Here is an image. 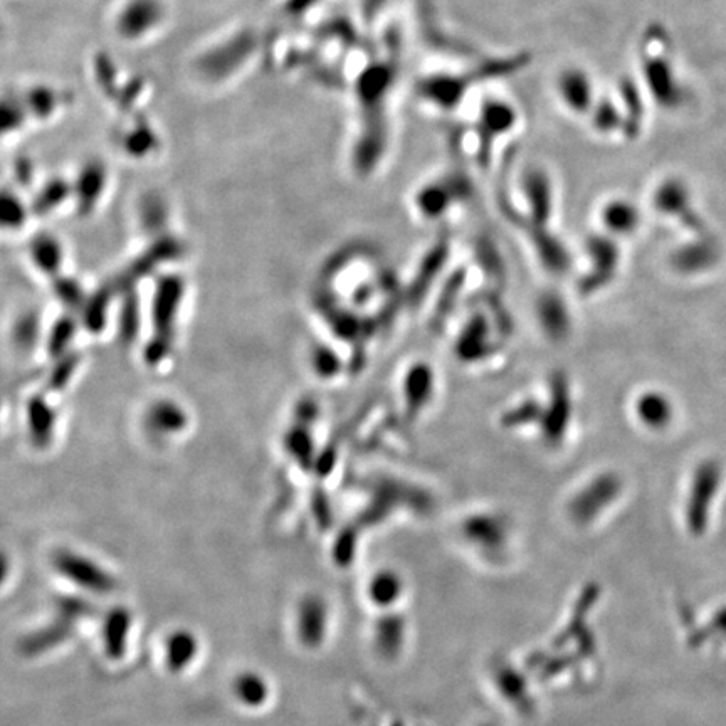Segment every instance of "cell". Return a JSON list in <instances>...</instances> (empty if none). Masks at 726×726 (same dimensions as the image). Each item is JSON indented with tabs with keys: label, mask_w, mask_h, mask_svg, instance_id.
Instances as JSON below:
<instances>
[{
	"label": "cell",
	"mask_w": 726,
	"mask_h": 726,
	"mask_svg": "<svg viewBox=\"0 0 726 726\" xmlns=\"http://www.w3.org/2000/svg\"><path fill=\"white\" fill-rule=\"evenodd\" d=\"M165 16L167 11L162 0H123L113 26L123 41L138 43L157 32L164 24Z\"/></svg>",
	"instance_id": "7a4b0ae2"
},
{
	"label": "cell",
	"mask_w": 726,
	"mask_h": 726,
	"mask_svg": "<svg viewBox=\"0 0 726 726\" xmlns=\"http://www.w3.org/2000/svg\"><path fill=\"white\" fill-rule=\"evenodd\" d=\"M54 293L58 300L69 308H83L85 305V291L79 286L78 281L71 278H58L54 281Z\"/></svg>",
	"instance_id": "d4e9b609"
},
{
	"label": "cell",
	"mask_w": 726,
	"mask_h": 726,
	"mask_svg": "<svg viewBox=\"0 0 726 726\" xmlns=\"http://www.w3.org/2000/svg\"><path fill=\"white\" fill-rule=\"evenodd\" d=\"M180 254H182V244L174 237L165 236L160 241L153 242L152 248L147 249L137 261H133L127 271L116 279V290H130L135 281L153 273L160 264L179 258Z\"/></svg>",
	"instance_id": "8992f818"
},
{
	"label": "cell",
	"mask_w": 726,
	"mask_h": 726,
	"mask_svg": "<svg viewBox=\"0 0 726 726\" xmlns=\"http://www.w3.org/2000/svg\"><path fill=\"white\" fill-rule=\"evenodd\" d=\"M256 49L253 32H239L222 44L209 49L199 61V71L206 78L224 81L231 78L248 63Z\"/></svg>",
	"instance_id": "3957f363"
},
{
	"label": "cell",
	"mask_w": 726,
	"mask_h": 726,
	"mask_svg": "<svg viewBox=\"0 0 726 726\" xmlns=\"http://www.w3.org/2000/svg\"><path fill=\"white\" fill-rule=\"evenodd\" d=\"M9 574H11V560L7 557V553L0 550V587L6 584Z\"/></svg>",
	"instance_id": "f1b7e54d"
},
{
	"label": "cell",
	"mask_w": 726,
	"mask_h": 726,
	"mask_svg": "<svg viewBox=\"0 0 726 726\" xmlns=\"http://www.w3.org/2000/svg\"><path fill=\"white\" fill-rule=\"evenodd\" d=\"M27 427L37 448H46L53 441L56 414L44 397H34L27 404Z\"/></svg>",
	"instance_id": "8fae6325"
},
{
	"label": "cell",
	"mask_w": 726,
	"mask_h": 726,
	"mask_svg": "<svg viewBox=\"0 0 726 726\" xmlns=\"http://www.w3.org/2000/svg\"><path fill=\"white\" fill-rule=\"evenodd\" d=\"M558 95L569 110H582L584 106L585 79L577 71H563L558 76Z\"/></svg>",
	"instance_id": "ffe728a7"
},
{
	"label": "cell",
	"mask_w": 726,
	"mask_h": 726,
	"mask_svg": "<svg viewBox=\"0 0 726 726\" xmlns=\"http://www.w3.org/2000/svg\"><path fill=\"white\" fill-rule=\"evenodd\" d=\"M199 639L192 631L179 629L167 637L165 642V663L172 673H182L194 663L199 654Z\"/></svg>",
	"instance_id": "30bf717a"
},
{
	"label": "cell",
	"mask_w": 726,
	"mask_h": 726,
	"mask_svg": "<svg viewBox=\"0 0 726 726\" xmlns=\"http://www.w3.org/2000/svg\"><path fill=\"white\" fill-rule=\"evenodd\" d=\"M165 217H167V214H165L164 204L160 200L148 199L143 204L142 219L145 222V226H160L165 221Z\"/></svg>",
	"instance_id": "83f0119b"
},
{
	"label": "cell",
	"mask_w": 726,
	"mask_h": 726,
	"mask_svg": "<svg viewBox=\"0 0 726 726\" xmlns=\"http://www.w3.org/2000/svg\"><path fill=\"white\" fill-rule=\"evenodd\" d=\"M29 121L21 96H0V142L21 132Z\"/></svg>",
	"instance_id": "9a60e30c"
},
{
	"label": "cell",
	"mask_w": 726,
	"mask_h": 726,
	"mask_svg": "<svg viewBox=\"0 0 726 726\" xmlns=\"http://www.w3.org/2000/svg\"><path fill=\"white\" fill-rule=\"evenodd\" d=\"M234 695L242 705L256 708L263 705L268 698V686L259 674L242 673L234 681Z\"/></svg>",
	"instance_id": "ac0fdd59"
},
{
	"label": "cell",
	"mask_w": 726,
	"mask_h": 726,
	"mask_svg": "<svg viewBox=\"0 0 726 726\" xmlns=\"http://www.w3.org/2000/svg\"><path fill=\"white\" fill-rule=\"evenodd\" d=\"M73 197V184H69L63 179L49 180L43 189L37 192L32 202V211L37 214H49L59 206H63L64 202Z\"/></svg>",
	"instance_id": "e0dca14e"
},
{
	"label": "cell",
	"mask_w": 726,
	"mask_h": 726,
	"mask_svg": "<svg viewBox=\"0 0 726 726\" xmlns=\"http://www.w3.org/2000/svg\"><path fill=\"white\" fill-rule=\"evenodd\" d=\"M59 624H51L46 627L39 634H32L31 637H27L22 648L26 654H39L46 653L48 649L56 648L58 644L69 639V636L73 634V622L66 619V617L59 616Z\"/></svg>",
	"instance_id": "2e32d148"
},
{
	"label": "cell",
	"mask_w": 726,
	"mask_h": 726,
	"mask_svg": "<svg viewBox=\"0 0 726 726\" xmlns=\"http://www.w3.org/2000/svg\"><path fill=\"white\" fill-rule=\"evenodd\" d=\"M31 256L39 271L46 274L58 273L63 263L61 244L56 237L49 234H39L32 239Z\"/></svg>",
	"instance_id": "5bb4252c"
},
{
	"label": "cell",
	"mask_w": 726,
	"mask_h": 726,
	"mask_svg": "<svg viewBox=\"0 0 726 726\" xmlns=\"http://www.w3.org/2000/svg\"><path fill=\"white\" fill-rule=\"evenodd\" d=\"M184 298V281L179 276H164L157 283L152 303L153 337L145 348V360L157 365L167 358L174 345V327Z\"/></svg>",
	"instance_id": "6da1fadb"
},
{
	"label": "cell",
	"mask_w": 726,
	"mask_h": 726,
	"mask_svg": "<svg viewBox=\"0 0 726 726\" xmlns=\"http://www.w3.org/2000/svg\"><path fill=\"white\" fill-rule=\"evenodd\" d=\"M133 616L127 607H113L101 626L103 649L111 661H118L127 653L128 639L132 631Z\"/></svg>",
	"instance_id": "ba28073f"
},
{
	"label": "cell",
	"mask_w": 726,
	"mask_h": 726,
	"mask_svg": "<svg viewBox=\"0 0 726 726\" xmlns=\"http://www.w3.org/2000/svg\"><path fill=\"white\" fill-rule=\"evenodd\" d=\"M637 416L646 426L661 429L668 426L673 419V404L661 392H648L637 400Z\"/></svg>",
	"instance_id": "7c38bea8"
},
{
	"label": "cell",
	"mask_w": 726,
	"mask_h": 726,
	"mask_svg": "<svg viewBox=\"0 0 726 726\" xmlns=\"http://www.w3.org/2000/svg\"><path fill=\"white\" fill-rule=\"evenodd\" d=\"M21 98L29 118L36 120H51L68 101L63 91L49 85L31 86Z\"/></svg>",
	"instance_id": "9c48e42d"
},
{
	"label": "cell",
	"mask_w": 726,
	"mask_h": 726,
	"mask_svg": "<svg viewBox=\"0 0 726 726\" xmlns=\"http://www.w3.org/2000/svg\"><path fill=\"white\" fill-rule=\"evenodd\" d=\"M79 357L76 353H66L63 357H59V362L54 365V369L49 374V387L53 390H61L64 385L68 384L74 372L78 369Z\"/></svg>",
	"instance_id": "484cf974"
},
{
	"label": "cell",
	"mask_w": 726,
	"mask_h": 726,
	"mask_svg": "<svg viewBox=\"0 0 726 726\" xmlns=\"http://www.w3.org/2000/svg\"><path fill=\"white\" fill-rule=\"evenodd\" d=\"M118 332L125 343H132L137 338L140 332V303L137 296L128 295L123 301Z\"/></svg>",
	"instance_id": "603a6c76"
},
{
	"label": "cell",
	"mask_w": 726,
	"mask_h": 726,
	"mask_svg": "<svg viewBox=\"0 0 726 726\" xmlns=\"http://www.w3.org/2000/svg\"><path fill=\"white\" fill-rule=\"evenodd\" d=\"M111 288H101L96 295L91 296L83 305V321L91 332H100L105 327L106 311L110 306Z\"/></svg>",
	"instance_id": "d6986e66"
},
{
	"label": "cell",
	"mask_w": 726,
	"mask_h": 726,
	"mask_svg": "<svg viewBox=\"0 0 726 726\" xmlns=\"http://www.w3.org/2000/svg\"><path fill=\"white\" fill-rule=\"evenodd\" d=\"M148 426L152 431L158 434H175L180 432L187 426V416L182 411V407L177 406L170 400H162L157 402L155 406L148 411Z\"/></svg>",
	"instance_id": "4fadbf2b"
},
{
	"label": "cell",
	"mask_w": 726,
	"mask_h": 726,
	"mask_svg": "<svg viewBox=\"0 0 726 726\" xmlns=\"http://www.w3.org/2000/svg\"><path fill=\"white\" fill-rule=\"evenodd\" d=\"M76 333V323L73 318L64 316L54 323L48 338V352L51 357H63L68 353L69 345L73 342Z\"/></svg>",
	"instance_id": "7402d4cb"
},
{
	"label": "cell",
	"mask_w": 726,
	"mask_h": 726,
	"mask_svg": "<svg viewBox=\"0 0 726 726\" xmlns=\"http://www.w3.org/2000/svg\"><path fill=\"white\" fill-rule=\"evenodd\" d=\"M155 145H157V137L148 125L133 128L132 132L125 135V140H123V147L132 157H145L152 152Z\"/></svg>",
	"instance_id": "cb8c5ba5"
},
{
	"label": "cell",
	"mask_w": 726,
	"mask_h": 726,
	"mask_svg": "<svg viewBox=\"0 0 726 726\" xmlns=\"http://www.w3.org/2000/svg\"><path fill=\"white\" fill-rule=\"evenodd\" d=\"M108 172L100 160H91L79 169L78 177L73 182V197L76 200L79 214H91L98 200L105 192Z\"/></svg>",
	"instance_id": "52a82bcc"
},
{
	"label": "cell",
	"mask_w": 726,
	"mask_h": 726,
	"mask_svg": "<svg viewBox=\"0 0 726 726\" xmlns=\"http://www.w3.org/2000/svg\"><path fill=\"white\" fill-rule=\"evenodd\" d=\"M476 140L479 153H490L496 140L513 133L518 123L515 106L500 98H486L479 108Z\"/></svg>",
	"instance_id": "5b68a950"
},
{
	"label": "cell",
	"mask_w": 726,
	"mask_h": 726,
	"mask_svg": "<svg viewBox=\"0 0 726 726\" xmlns=\"http://www.w3.org/2000/svg\"><path fill=\"white\" fill-rule=\"evenodd\" d=\"M14 338L19 347H31L37 338V318L34 315H24L16 323Z\"/></svg>",
	"instance_id": "4316f807"
},
{
	"label": "cell",
	"mask_w": 726,
	"mask_h": 726,
	"mask_svg": "<svg viewBox=\"0 0 726 726\" xmlns=\"http://www.w3.org/2000/svg\"><path fill=\"white\" fill-rule=\"evenodd\" d=\"M27 207L22 200L9 190H0V227L2 229H17L27 219Z\"/></svg>",
	"instance_id": "44dd1931"
},
{
	"label": "cell",
	"mask_w": 726,
	"mask_h": 726,
	"mask_svg": "<svg viewBox=\"0 0 726 726\" xmlns=\"http://www.w3.org/2000/svg\"><path fill=\"white\" fill-rule=\"evenodd\" d=\"M53 567L63 575L64 579L95 594H110L116 587L115 577L103 569L100 563L93 562L91 558L71 550H61L56 553Z\"/></svg>",
	"instance_id": "277c9868"
}]
</instances>
